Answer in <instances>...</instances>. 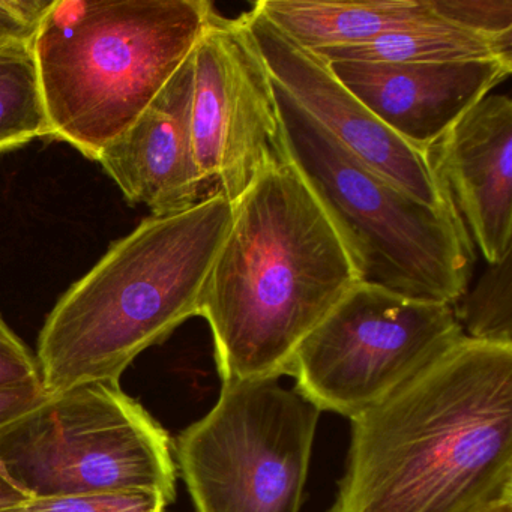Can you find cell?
<instances>
[{
	"label": "cell",
	"instance_id": "6da1fadb",
	"mask_svg": "<svg viewBox=\"0 0 512 512\" xmlns=\"http://www.w3.org/2000/svg\"><path fill=\"white\" fill-rule=\"evenodd\" d=\"M350 422L328 512H482L512 500V346L464 337Z\"/></svg>",
	"mask_w": 512,
	"mask_h": 512
},
{
	"label": "cell",
	"instance_id": "7a4b0ae2",
	"mask_svg": "<svg viewBox=\"0 0 512 512\" xmlns=\"http://www.w3.org/2000/svg\"><path fill=\"white\" fill-rule=\"evenodd\" d=\"M233 205L200 299L223 382L292 374L302 341L359 283L334 224L278 161Z\"/></svg>",
	"mask_w": 512,
	"mask_h": 512
},
{
	"label": "cell",
	"instance_id": "3957f363",
	"mask_svg": "<svg viewBox=\"0 0 512 512\" xmlns=\"http://www.w3.org/2000/svg\"><path fill=\"white\" fill-rule=\"evenodd\" d=\"M233 205L214 193L145 218L73 284L47 316L35 353L47 395L119 382L134 359L199 316Z\"/></svg>",
	"mask_w": 512,
	"mask_h": 512
},
{
	"label": "cell",
	"instance_id": "277c9868",
	"mask_svg": "<svg viewBox=\"0 0 512 512\" xmlns=\"http://www.w3.org/2000/svg\"><path fill=\"white\" fill-rule=\"evenodd\" d=\"M212 11L208 0H53L32 43L50 139L97 161L191 55Z\"/></svg>",
	"mask_w": 512,
	"mask_h": 512
},
{
	"label": "cell",
	"instance_id": "5b68a950",
	"mask_svg": "<svg viewBox=\"0 0 512 512\" xmlns=\"http://www.w3.org/2000/svg\"><path fill=\"white\" fill-rule=\"evenodd\" d=\"M280 157L304 179L343 241L359 283L454 305L469 289L472 239L457 211L383 178L313 121L272 80Z\"/></svg>",
	"mask_w": 512,
	"mask_h": 512
},
{
	"label": "cell",
	"instance_id": "8992f818",
	"mask_svg": "<svg viewBox=\"0 0 512 512\" xmlns=\"http://www.w3.org/2000/svg\"><path fill=\"white\" fill-rule=\"evenodd\" d=\"M0 469L31 499L116 490L176 499L173 440L121 382L47 395L0 428Z\"/></svg>",
	"mask_w": 512,
	"mask_h": 512
},
{
	"label": "cell",
	"instance_id": "52a82bcc",
	"mask_svg": "<svg viewBox=\"0 0 512 512\" xmlns=\"http://www.w3.org/2000/svg\"><path fill=\"white\" fill-rule=\"evenodd\" d=\"M320 413L277 379L223 382L173 442L196 511L301 512Z\"/></svg>",
	"mask_w": 512,
	"mask_h": 512
},
{
	"label": "cell",
	"instance_id": "ba28073f",
	"mask_svg": "<svg viewBox=\"0 0 512 512\" xmlns=\"http://www.w3.org/2000/svg\"><path fill=\"white\" fill-rule=\"evenodd\" d=\"M454 307L356 283L296 352V391L346 418L382 403L463 340Z\"/></svg>",
	"mask_w": 512,
	"mask_h": 512
},
{
	"label": "cell",
	"instance_id": "9c48e42d",
	"mask_svg": "<svg viewBox=\"0 0 512 512\" xmlns=\"http://www.w3.org/2000/svg\"><path fill=\"white\" fill-rule=\"evenodd\" d=\"M191 134L203 182L236 202L281 161L271 74L242 17L212 11L193 50Z\"/></svg>",
	"mask_w": 512,
	"mask_h": 512
},
{
	"label": "cell",
	"instance_id": "30bf717a",
	"mask_svg": "<svg viewBox=\"0 0 512 512\" xmlns=\"http://www.w3.org/2000/svg\"><path fill=\"white\" fill-rule=\"evenodd\" d=\"M241 17L259 47L271 79L332 139L365 166L427 205L455 211L427 155L388 130L341 85L319 55L290 40L257 7Z\"/></svg>",
	"mask_w": 512,
	"mask_h": 512
},
{
	"label": "cell",
	"instance_id": "8fae6325",
	"mask_svg": "<svg viewBox=\"0 0 512 512\" xmlns=\"http://www.w3.org/2000/svg\"><path fill=\"white\" fill-rule=\"evenodd\" d=\"M395 136L427 155L446 131L512 73V58L430 64L326 62Z\"/></svg>",
	"mask_w": 512,
	"mask_h": 512
},
{
	"label": "cell",
	"instance_id": "7c38bea8",
	"mask_svg": "<svg viewBox=\"0 0 512 512\" xmlns=\"http://www.w3.org/2000/svg\"><path fill=\"white\" fill-rule=\"evenodd\" d=\"M488 265L512 251V101L487 95L427 152Z\"/></svg>",
	"mask_w": 512,
	"mask_h": 512
},
{
	"label": "cell",
	"instance_id": "4fadbf2b",
	"mask_svg": "<svg viewBox=\"0 0 512 512\" xmlns=\"http://www.w3.org/2000/svg\"><path fill=\"white\" fill-rule=\"evenodd\" d=\"M193 79L191 52L139 118L97 158L125 200L146 206L152 215L175 214L202 200L205 182L191 134Z\"/></svg>",
	"mask_w": 512,
	"mask_h": 512
},
{
	"label": "cell",
	"instance_id": "5bb4252c",
	"mask_svg": "<svg viewBox=\"0 0 512 512\" xmlns=\"http://www.w3.org/2000/svg\"><path fill=\"white\" fill-rule=\"evenodd\" d=\"M254 7L311 52L356 46L392 32L445 23L434 13L430 0H260Z\"/></svg>",
	"mask_w": 512,
	"mask_h": 512
},
{
	"label": "cell",
	"instance_id": "9a60e30c",
	"mask_svg": "<svg viewBox=\"0 0 512 512\" xmlns=\"http://www.w3.org/2000/svg\"><path fill=\"white\" fill-rule=\"evenodd\" d=\"M325 62L352 61L373 64H430L512 58V43L473 34L448 23L392 32L356 46L317 50Z\"/></svg>",
	"mask_w": 512,
	"mask_h": 512
},
{
	"label": "cell",
	"instance_id": "2e32d148",
	"mask_svg": "<svg viewBox=\"0 0 512 512\" xmlns=\"http://www.w3.org/2000/svg\"><path fill=\"white\" fill-rule=\"evenodd\" d=\"M50 137L32 44H0V154Z\"/></svg>",
	"mask_w": 512,
	"mask_h": 512
},
{
	"label": "cell",
	"instance_id": "e0dca14e",
	"mask_svg": "<svg viewBox=\"0 0 512 512\" xmlns=\"http://www.w3.org/2000/svg\"><path fill=\"white\" fill-rule=\"evenodd\" d=\"M452 307L464 337L512 346V251L488 265L475 287Z\"/></svg>",
	"mask_w": 512,
	"mask_h": 512
},
{
	"label": "cell",
	"instance_id": "ac0fdd59",
	"mask_svg": "<svg viewBox=\"0 0 512 512\" xmlns=\"http://www.w3.org/2000/svg\"><path fill=\"white\" fill-rule=\"evenodd\" d=\"M163 494L148 490H116L77 496L31 499L2 512H166Z\"/></svg>",
	"mask_w": 512,
	"mask_h": 512
},
{
	"label": "cell",
	"instance_id": "d6986e66",
	"mask_svg": "<svg viewBox=\"0 0 512 512\" xmlns=\"http://www.w3.org/2000/svg\"><path fill=\"white\" fill-rule=\"evenodd\" d=\"M440 20L496 40L512 43V0H430Z\"/></svg>",
	"mask_w": 512,
	"mask_h": 512
},
{
	"label": "cell",
	"instance_id": "ffe728a7",
	"mask_svg": "<svg viewBox=\"0 0 512 512\" xmlns=\"http://www.w3.org/2000/svg\"><path fill=\"white\" fill-rule=\"evenodd\" d=\"M44 389L35 353L0 316V392Z\"/></svg>",
	"mask_w": 512,
	"mask_h": 512
},
{
	"label": "cell",
	"instance_id": "44dd1931",
	"mask_svg": "<svg viewBox=\"0 0 512 512\" xmlns=\"http://www.w3.org/2000/svg\"><path fill=\"white\" fill-rule=\"evenodd\" d=\"M53 0H0V44L34 43Z\"/></svg>",
	"mask_w": 512,
	"mask_h": 512
},
{
	"label": "cell",
	"instance_id": "7402d4cb",
	"mask_svg": "<svg viewBox=\"0 0 512 512\" xmlns=\"http://www.w3.org/2000/svg\"><path fill=\"white\" fill-rule=\"evenodd\" d=\"M46 398L44 389L0 392V428L37 409Z\"/></svg>",
	"mask_w": 512,
	"mask_h": 512
},
{
	"label": "cell",
	"instance_id": "603a6c76",
	"mask_svg": "<svg viewBox=\"0 0 512 512\" xmlns=\"http://www.w3.org/2000/svg\"><path fill=\"white\" fill-rule=\"evenodd\" d=\"M31 500L29 494L23 491L4 470L0 469V512L16 508Z\"/></svg>",
	"mask_w": 512,
	"mask_h": 512
},
{
	"label": "cell",
	"instance_id": "cb8c5ba5",
	"mask_svg": "<svg viewBox=\"0 0 512 512\" xmlns=\"http://www.w3.org/2000/svg\"><path fill=\"white\" fill-rule=\"evenodd\" d=\"M482 512H512V500L511 502L499 503V505L491 506V508L485 509Z\"/></svg>",
	"mask_w": 512,
	"mask_h": 512
}]
</instances>
